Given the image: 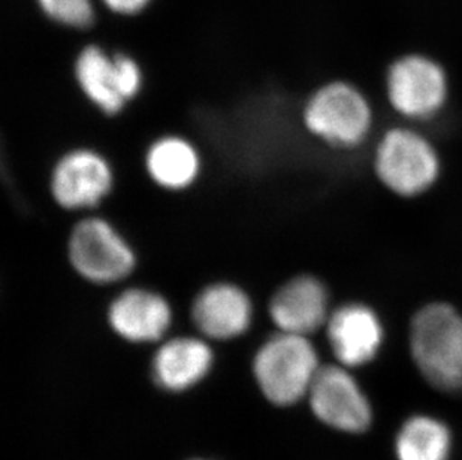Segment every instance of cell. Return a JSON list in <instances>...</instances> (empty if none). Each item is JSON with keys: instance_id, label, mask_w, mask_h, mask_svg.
<instances>
[{"instance_id": "6da1fadb", "label": "cell", "mask_w": 462, "mask_h": 460, "mask_svg": "<svg viewBox=\"0 0 462 460\" xmlns=\"http://www.w3.org/2000/svg\"><path fill=\"white\" fill-rule=\"evenodd\" d=\"M409 343L414 363L431 386L462 391V313L454 305L431 302L411 322Z\"/></svg>"}, {"instance_id": "7a4b0ae2", "label": "cell", "mask_w": 462, "mask_h": 460, "mask_svg": "<svg viewBox=\"0 0 462 460\" xmlns=\"http://www.w3.org/2000/svg\"><path fill=\"white\" fill-rule=\"evenodd\" d=\"M383 84L389 106L407 122L434 120L449 102V74L427 52L407 51L393 59L384 70Z\"/></svg>"}, {"instance_id": "3957f363", "label": "cell", "mask_w": 462, "mask_h": 460, "mask_svg": "<svg viewBox=\"0 0 462 460\" xmlns=\"http://www.w3.org/2000/svg\"><path fill=\"white\" fill-rule=\"evenodd\" d=\"M307 131L323 143L354 150L365 143L374 126V109L361 88L349 81L323 84L302 109Z\"/></svg>"}, {"instance_id": "277c9868", "label": "cell", "mask_w": 462, "mask_h": 460, "mask_svg": "<svg viewBox=\"0 0 462 460\" xmlns=\"http://www.w3.org/2000/svg\"><path fill=\"white\" fill-rule=\"evenodd\" d=\"M373 166L380 183L402 198L427 193L441 174L437 148L413 127L389 129L375 145Z\"/></svg>"}, {"instance_id": "5b68a950", "label": "cell", "mask_w": 462, "mask_h": 460, "mask_svg": "<svg viewBox=\"0 0 462 460\" xmlns=\"http://www.w3.org/2000/svg\"><path fill=\"white\" fill-rule=\"evenodd\" d=\"M320 368L318 352L309 336L284 332L262 344L254 361L257 386L266 400L280 407L309 396Z\"/></svg>"}, {"instance_id": "8992f818", "label": "cell", "mask_w": 462, "mask_h": 460, "mask_svg": "<svg viewBox=\"0 0 462 460\" xmlns=\"http://www.w3.org/2000/svg\"><path fill=\"white\" fill-rule=\"evenodd\" d=\"M74 72L81 92L108 115L120 113L143 87V70L135 59L125 52L111 56L99 45L79 51Z\"/></svg>"}, {"instance_id": "52a82bcc", "label": "cell", "mask_w": 462, "mask_h": 460, "mask_svg": "<svg viewBox=\"0 0 462 460\" xmlns=\"http://www.w3.org/2000/svg\"><path fill=\"white\" fill-rule=\"evenodd\" d=\"M68 254L74 270L95 284L122 281L136 263L126 239L102 218H88L74 227Z\"/></svg>"}, {"instance_id": "ba28073f", "label": "cell", "mask_w": 462, "mask_h": 460, "mask_svg": "<svg viewBox=\"0 0 462 460\" xmlns=\"http://www.w3.org/2000/svg\"><path fill=\"white\" fill-rule=\"evenodd\" d=\"M309 400L319 420L343 432H364L373 419L368 398L345 366L319 369Z\"/></svg>"}, {"instance_id": "9c48e42d", "label": "cell", "mask_w": 462, "mask_h": 460, "mask_svg": "<svg viewBox=\"0 0 462 460\" xmlns=\"http://www.w3.org/2000/svg\"><path fill=\"white\" fill-rule=\"evenodd\" d=\"M328 343L345 368H358L374 361L384 343V325L370 305L350 302L328 318Z\"/></svg>"}, {"instance_id": "30bf717a", "label": "cell", "mask_w": 462, "mask_h": 460, "mask_svg": "<svg viewBox=\"0 0 462 460\" xmlns=\"http://www.w3.org/2000/svg\"><path fill=\"white\" fill-rule=\"evenodd\" d=\"M113 187V170L92 150H74L61 157L51 175V193L66 209L97 207Z\"/></svg>"}, {"instance_id": "8fae6325", "label": "cell", "mask_w": 462, "mask_h": 460, "mask_svg": "<svg viewBox=\"0 0 462 460\" xmlns=\"http://www.w3.org/2000/svg\"><path fill=\"white\" fill-rule=\"evenodd\" d=\"M270 316L280 332L309 336L331 316L328 289L313 275H298L275 291Z\"/></svg>"}, {"instance_id": "7c38bea8", "label": "cell", "mask_w": 462, "mask_h": 460, "mask_svg": "<svg viewBox=\"0 0 462 460\" xmlns=\"http://www.w3.org/2000/svg\"><path fill=\"white\" fill-rule=\"evenodd\" d=\"M254 305L243 289L231 282L206 287L193 302L192 320L207 338L227 341L247 332Z\"/></svg>"}, {"instance_id": "4fadbf2b", "label": "cell", "mask_w": 462, "mask_h": 460, "mask_svg": "<svg viewBox=\"0 0 462 460\" xmlns=\"http://www.w3.org/2000/svg\"><path fill=\"white\" fill-rule=\"evenodd\" d=\"M171 320L168 300L145 289L123 291L109 305V326L131 343H156L170 329Z\"/></svg>"}, {"instance_id": "5bb4252c", "label": "cell", "mask_w": 462, "mask_h": 460, "mask_svg": "<svg viewBox=\"0 0 462 460\" xmlns=\"http://www.w3.org/2000/svg\"><path fill=\"white\" fill-rule=\"evenodd\" d=\"M213 361L211 347L204 339H170L154 354V380L165 391H188L207 377Z\"/></svg>"}, {"instance_id": "9a60e30c", "label": "cell", "mask_w": 462, "mask_h": 460, "mask_svg": "<svg viewBox=\"0 0 462 460\" xmlns=\"http://www.w3.org/2000/svg\"><path fill=\"white\" fill-rule=\"evenodd\" d=\"M145 166L154 183L168 190H183L197 179L201 163L192 143L165 136L150 147Z\"/></svg>"}, {"instance_id": "2e32d148", "label": "cell", "mask_w": 462, "mask_h": 460, "mask_svg": "<svg viewBox=\"0 0 462 460\" xmlns=\"http://www.w3.org/2000/svg\"><path fill=\"white\" fill-rule=\"evenodd\" d=\"M449 453V430L432 417H413L404 423L398 434L400 460H448Z\"/></svg>"}, {"instance_id": "e0dca14e", "label": "cell", "mask_w": 462, "mask_h": 460, "mask_svg": "<svg viewBox=\"0 0 462 460\" xmlns=\"http://www.w3.org/2000/svg\"><path fill=\"white\" fill-rule=\"evenodd\" d=\"M41 11L60 26L84 31L95 23L93 0H36Z\"/></svg>"}, {"instance_id": "ac0fdd59", "label": "cell", "mask_w": 462, "mask_h": 460, "mask_svg": "<svg viewBox=\"0 0 462 460\" xmlns=\"http://www.w3.org/2000/svg\"><path fill=\"white\" fill-rule=\"evenodd\" d=\"M101 2L111 13L127 15V17L138 15L152 4V0H101Z\"/></svg>"}]
</instances>
